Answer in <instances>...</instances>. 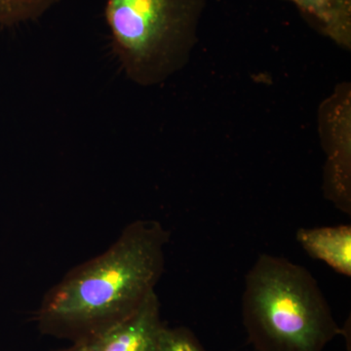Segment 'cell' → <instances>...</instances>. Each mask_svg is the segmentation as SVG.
<instances>
[{
	"instance_id": "11",
	"label": "cell",
	"mask_w": 351,
	"mask_h": 351,
	"mask_svg": "<svg viewBox=\"0 0 351 351\" xmlns=\"http://www.w3.org/2000/svg\"><path fill=\"white\" fill-rule=\"evenodd\" d=\"M343 10L351 15V0H337Z\"/></svg>"
},
{
	"instance_id": "2",
	"label": "cell",
	"mask_w": 351,
	"mask_h": 351,
	"mask_svg": "<svg viewBox=\"0 0 351 351\" xmlns=\"http://www.w3.org/2000/svg\"><path fill=\"white\" fill-rule=\"evenodd\" d=\"M242 318L256 351H323L345 332L313 274L269 254L245 277Z\"/></svg>"
},
{
	"instance_id": "3",
	"label": "cell",
	"mask_w": 351,
	"mask_h": 351,
	"mask_svg": "<svg viewBox=\"0 0 351 351\" xmlns=\"http://www.w3.org/2000/svg\"><path fill=\"white\" fill-rule=\"evenodd\" d=\"M113 53L131 82L154 86L188 64L207 0H105Z\"/></svg>"
},
{
	"instance_id": "8",
	"label": "cell",
	"mask_w": 351,
	"mask_h": 351,
	"mask_svg": "<svg viewBox=\"0 0 351 351\" xmlns=\"http://www.w3.org/2000/svg\"><path fill=\"white\" fill-rule=\"evenodd\" d=\"M60 0H0V24L14 25L38 19Z\"/></svg>"
},
{
	"instance_id": "4",
	"label": "cell",
	"mask_w": 351,
	"mask_h": 351,
	"mask_svg": "<svg viewBox=\"0 0 351 351\" xmlns=\"http://www.w3.org/2000/svg\"><path fill=\"white\" fill-rule=\"evenodd\" d=\"M350 84H341L323 101L319 130L326 162L323 191L339 211L351 213V99Z\"/></svg>"
},
{
	"instance_id": "5",
	"label": "cell",
	"mask_w": 351,
	"mask_h": 351,
	"mask_svg": "<svg viewBox=\"0 0 351 351\" xmlns=\"http://www.w3.org/2000/svg\"><path fill=\"white\" fill-rule=\"evenodd\" d=\"M164 326L154 292L135 313L88 343L91 351H158Z\"/></svg>"
},
{
	"instance_id": "9",
	"label": "cell",
	"mask_w": 351,
	"mask_h": 351,
	"mask_svg": "<svg viewBox=\"0 0 351 351\" xmlns=\"http://www.w3.org/2000/svg\"><path fill=\"white\" fill-rule=\"evenodd\" d=\"M158 351H206L199 339L186 327L164 326L159 339Z\"/></svg>"
},
{
	"instance_id": "1",
	"label": "cell",
	"mask_w": 351,
	"mask_h": 351,
	"mask_svg": "<svg viewBox=\"0 0 351 351\" xmlns=\"http://www.w3.org/2000/svg\"><path fill=\"white\" fill-rule=\"evenodd\" d=\"M169 237L154 219L127 226L107 251L71 269L44 295L36 318L40 332L90 343L135 313L156 292Z\"/></svg>"
},
{
	"instance_id": "6",
	"label": "cell",
	"mask_w": 351,
	"mask_h": 351,
	"mask_svg": "<svg viewBox=\"0 0 351 351\" xmlns=\"http://www.w3.org/2000/svg\"><path fill=\"white\" fill-rule=\"evenodd\" d=\"M297 240L307 255L341 276H351L350 225L300 228Z\"/></svg>"
},
{
	"instance_id": "7",
	"label": "cell",
	"mask_w": 351,
	"mask_h": 351,
	"mask_svg": "<svg viewBox=\"0 0 351 351\" xmlns=\"http://www.w3.org/2000/svg\"><path fill=\"white\" fill-rule=\"evenodd\" d=\"M325 36L341 47L350 49L351 15L337 0H288Z\"/></svg>"
},
{
	"instance_id": "10",
	"label": "cell",
	"mask_w": 351,
	"mask_h": 351,
	"mask_svg": "<svg viewBox=\"0 0 351 351\" xmlns=\"http://www.w3.org/2000/svg\"><path fill=\"white\" fill-rule=\"evenodd\" d=\"M57 351H91V348L88 343H73L71 348Z\"/></svg>"
}]
</instances>
